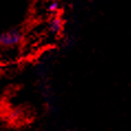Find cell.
Returning a JSON list of instances; mask_svg holds the SVG:
<instances>
[{
  "label": "cell",
  "instance_id": "6da1fadb",
  "mask_svg": "<svg viewBox=\"0 0 131 131\" xmlns=\"http://www.w3.org/2000/svg\"><path fill=\"white\" fill-rule=\"evenodd\" d=\"M22 38H23L22 33L19 30H17V29L6 31L0 34V45L5 46V48L18 45L22 41Z\"/></svg>",
  "mask_w": 131,
  "mask_h": 131
},
{
  "label": "cell",
  "instance_id": "7a4b0ae2",
  "mask_svg": "<svg viewBox=\"0 0 131 131\" xmlns=\"http://www.w3.org/2000/svg\"><path fill=\"white\" fill-rule=\"evenodd\" d=\"M63 29V21L59 17H54L49 22V30L53 34H59Z\"/></svg>",
  "mask_w": 131,
  "mask_h": 131
},
{
  "label": "cell",
  "instance_id": "3957f363",
  "mask_svg": "<svg viewBox=\"0 0 131 131\" xmlns=\"http://www.w3.org/2000/svg\"><path fill=\"white\" fill-rule=\"evenodd\" d=\"M59 10H60V3L57 1H55V0L51 1L48 5V11L51 13H56Z\"/></svg>",
  "mask_w": 131,
  "mask_h": 131
}]
</instances>
